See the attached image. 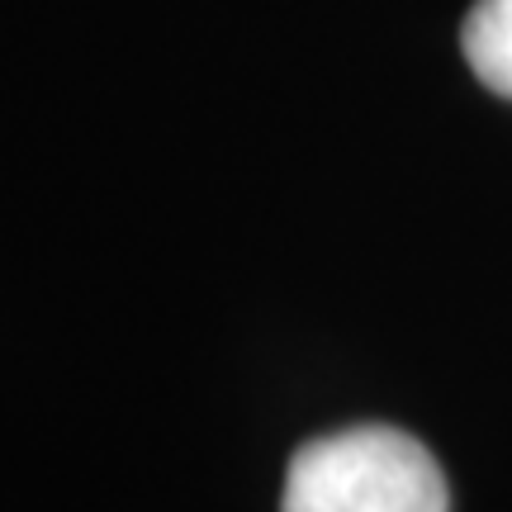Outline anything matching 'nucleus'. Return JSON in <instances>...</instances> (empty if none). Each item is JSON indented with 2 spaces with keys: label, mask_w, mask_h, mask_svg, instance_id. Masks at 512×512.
<instances>
[{
  "label": "nucleus",
  "mask_w": 512,
  "mask_h": 512,
  "mask_svg": "<svg viewBox=\"0 0 512 512\" xmlns=\"http://www.w3.org/2000/svg\"><path fill=\"white\" fill-rule=\"evenodd\" d=\"M280 512H451V489L418 437L366 422L294 451Z\"/></svg>",
  "instance_id": "1"
},
{
  "label": "nucleus",
  "mask_w": 512,
  "mask_h": 512,
  "mask_svg": "<svg viewBox=\"0 0 512 512\" xmlns=\"http://www.w3.org/2000/svg\"><path fill=\"white\" fill-rule=\"evenodd\" d=\"M460 48L494 95L512 100V0H479L465 15Z\"/></svg>",
  "instance_id": "2"
}]
</instances>
